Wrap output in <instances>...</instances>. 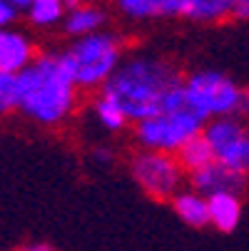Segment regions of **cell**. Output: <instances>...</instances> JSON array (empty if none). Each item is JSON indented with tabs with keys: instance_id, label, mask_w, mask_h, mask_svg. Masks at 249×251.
Here are the masks:
<instances>
[{
	"instance_id": "1",
	"label": "cell",
	"mask_w": 249,
	"mask_h": 251,
	"mask_svg": "<svg viewBox=\"0 0 249 251\" xmlns=\"http://www.w3.org/2000/svg\"><path fill=\"white\" fill-rule=\"evenodd\" d=\"M78 90L60 55H40L18 73V112L45 127L60 125L75 110Z\"/></svg>"
},
{
	"instance_id": "2",
	"label": "cell",
	"mask_w": 249,
	"mask_h": 251,
	"mask_svg": "<svg viewBox=\"0 0 249 251\" xmlns=\"http://www.w3.org/2000/svg\"><path fill=\"white\" fill-rule=\"evenodd\" d=\"M185 77L172 65L157 57H132L122 60L112 77L100 87L102 95L115 100L130 122H139L162 110L167 95Z\"/></svg>"
},
{
	"instance_id": "3",
	"label": "cell",
	"mask_w": 249,
	"mask_h": 251,
	"mask_svg": "<svg viewBox=\"0 0 249 251\" xmlns=\"http://www.w3.org/2000/svg\"><path fill=\"white\" fill-rule=\"evenodd\" d=\"M135 125H137L135 137L145 150H160V152L177 154L192 137L204 132L207 120L192 107L187 90H185V80H182L167 95L162 110L157 115L145 117Z\"/></svg>"
},
{
	"instance_id": "4",
	"label": "cell",
	"mask_w": 249,
	"mask_h": 251,
	"mask_svg": "<svg viewBox=\"0 0 249 251\" xmlns=\"http://www.w3.org/2000/svg\"><path fill=\"white\" fill-rule=\"evenodd\" d=\"M65 67L70 70L73 80L80 90L102 87L112 77V73L122 62V45L120 38L110 32H90L83 38H75L65 52H60Z\"/></svg>"
},
{
	"instance_id": "5",
	"label": "cell",
	"mask_w": 249,
	"mask_h": 251,
	"mask_svg": "<svg viewBox=\"0 0 249 251\" xmlns=\"http://www.w3.org/2000/svg\"><path fill=\"white\" fill-rule=\"evenodd\" d=\"M185 90L192 107L204 120L244 112V92L217 70H199L187 75Z\"/></svg>"
},
{
	"instance_id": "6",
	"label": "cell",
	"mask_w": 249,
	"mask_h": 251,
	"mask_svg": "<svg viewBox=\"0 0 249 251\" xmlns=\"http://www.w3.org/2000/svg\"><path fill=\"white\" fill-rule=\"evenodd\" d=\"M130 174L145 194L155 199H172L180 192L187 172L177 154L142 147V152H137L130 162Z\"/></svg>"
},
{
	"instance_id": "7",
	"label": "cell",
	"mask_w": 249,
	"mask_h": 251,
	"mask_svg": "<svg viewBox=\"0 0 249 251\" xmlns=\"http://www.w3.org/2000/svg\"><path fill=\"white\" fill-rule=\"evenodd\" d=\"M204 137L215 150L217 162L249 174V127L237 115L207 120Z\"/></svg>"
},
{
	"instance_id": "8",
	"label": "cell",
	"mask_w": 249,
	"mask_h": 251,
	"mask_svg": "<svg viewBox=\"0 0 249 251\" xmlns=\"http://www.w3.org/2000/svg\"><path fill=\"white\" fill-rule=\"evenodd\" d=\"M190 176V187L197 189L199 194L204 197H212V194H220V192H234V194H242L244 187H247V176L244 172H237L222 162H212L207 164L204 169H197Z\"/></svg>"
},
{
	"instance_id": "9",
	"label": "cell",
	"mask_w": 249,
	"mask_h": 251,
	"mask_svg": "<svg viewBox=\"0 0 249 251\" xmlns=\"http://www.w3.org/2000/svg\"><path fill=\"white\" fill-rule=\"evenodd\" d=\"M35 60L32 43L23 32L3 27L0 32V73H20Z\"/></svg>"
},
{
	"instance_id": "10",
	"label": "cell",
	"mask_w": 249,
	"mask_h": 251,
	"mask_svg": "<svg viewBox=\"0 0 249 251\" xmlns=\"http://www.w3.org/2000/svg\"><path fill=\"white\" fill-rule=\"evenodd\" d=\"M115 8L132 20H152V18H174L185 15L182 0H115Z\"/></svg>"
},
{
	"instance_id": "11",
	"label": "cell",
	"mask_w": 249,
	"mask_h": 251,
	"mask_svg": "<svg viewBox=\"0 0 249 251\" xmlns=\"http://www.w3.org/2000/svg\"><path fill=\"white\" fill-rule=\"evenodd\" d=\"M209 199V224L229 234L239 226V219H242V201H239V194L234 192H220V194H212L207 197Z\"/></svg>"
},
{
	"instance_id": "12",
	"label": "cell",
	"mask_w": 249,
	"mask_h": 251,
	"mask_svg": "<svg viewBox=\"0 0 249 251\" xmlns=\"http://www.w3.org/2000/svg\"><path fill=\"white\" fill-rule=\"evenodd\" d=\"M172 209L185 224L202 229L209 224V199L199 194L197 189L192 192H177L172 197Z\"/></svg>"
},
{
	"instance_id": "13",
	"label": "cell",
	"mask_w": 249,
	"mask_h": 251,
	"mask_svg": "<svg viewBox=\"0 0 249 251\" xmlns=\"http://www.w3.org/2000/svg\"><path fill=\"white\" fill-rule=\"evenodd\" d=\"M102 25H105V10L97 5H87V3H78L62 18L65 32L73 35V38H83V35L97 32V30H102Z\"/></svg>"
},
{
	"instance_id": "14",
	"label": "cell",
	"mask_w": 249,
	"mask_h": 251,
	"mask_svg": "<svg viewBox=\"0 0 249 251\" xmlns=\"http://www.w3.org/2000/svg\"><path fill=\"white\" fill-rule=\"evenodd\" d=\"M177 159H180V164L185 167L187 174H192L197 169H204L212 162H217L215 159V150H212V145H209V139L204 137V132H199L197 137H192L187 145L177 152Z\"/></svg>"
},
{
	"instance_id": "15",
	"label": "cell",
	"mask_w": 249,
	"mask_h": 251,
	"mask_svg": "<svg viewBox=\"0 0 249 251\" xmlns=\"http://www.w3.org/2000/svg\"><path fill=\"white\" fill-rule=\"evenodd\" d=\"M185 15L197 23H215L222 18H232V8L237 0H182Z\"/></svg>"
},
{
	"instance_id": "16",
	"label": "cell",
	"mask_w": 249,
	"mask_h": 251,
	"mask_svg": "<svg viewBox=\"0 0 249 251\" xmlns=\"http://www.w3.org/2000/svg\"><path fill=\"white\" fill-rule=\"evenodd\" d=\"M95 117H97V122L105 127V129H110V132H120V129H125V125L130 122V117L125 115V110L115 102V100H110L108 95H102L100 92V97L95 100Z\"/></svg>"
},
{
	"instance_id": "17",
	"label": "cell",
	"mask_w": 249,
	"mask_h": 251,
	"mask_svg": "<svg viewBox=\"0 0 249 251\" xmlns=\"http://www.w3.org/2000/svg\"><path fill=\"white\" fill-rule=\"evenodd\" d=\"M65 13H67L65 0H35L28 10V18L38 27H50V25L60 23L65 18Z\"/></svg>"
},
{
	"instance_id": "18",
	"label": "cell",
	"mask_w": 249,
	"mask_h": 251,
	"mask_svg": "<svg viewBox=\"0 0 249 251\" xmlns=\"http://www.w3.org/2000/svg\"><path fill=\"white\" fill-rule=\"evenodd\" d=\"M0 110H18V73H0Z\"/></svg>"
},
{
	"instance_id": "19",
	"label": "cell",
	"mask_w": 249,
	"mask_h": 251,
	"mask_svg": "<svg viewBox=\"0 0 249 251\" xmlns=\"http://www.w3.org/2000/svg\"><path fill=\"white\" fill-rule=\"evenodd\" d=\"M20 15V8H15L10 0H0V25L10 27V23H15Z\"/></svg>"
},
{
	"instance_id": "20",
	"label": "cell",
	"mask_w": 249,
	"mask_h": 251,
	"mask_svg": "<svg viewBox=\"0 0 249 251\" xmlns=\"http://www.w3.org/2000/svg\"><path fill=\"white\" fill-rule=\"evenodd\" d=\"M232 18L234 20H249V0H237L232 8Z\"/></svg>"
},
{
	"instance_id": "21",
	"label": "cell",
	"mask_w": 249,
	"mask_h": 251,
	"mask_svg": "<svg viewBox=\"0 0 249 251\" xmlns=\"http://www.w3.org/2000/svg\"><path fill=\"white\" fill-rule=\"evenodd\" d=\"M95 159H97V162H102V164H110V162H112L110 152H105V150H95Z\"/></svg>"
},
{
	"instance_id": "22",
	"label": "cell",
	"mask_w": 249,
	"mask_h": 251,
	"mask_svg": "<svg viewBox=\"0 0 249 251\" xmlns=\"http://www.w3.org/2000/svg\"><path fill=\"white\" fill-rule=\"evenodd\" d=\"M18 251H53V249L45 246V244H35V246H25V249H18Z\"/></svg>"
},
{
	"instance_id": "23",
	"label": "cell",
	"mask_w": 249,
	"mask_h": 251,
	"mask_svg": "<svg viewBox=\"0 0 249 251\" xmlns=\"http://www.w3.org/2000/svg\"><path fill=\"white\" fill-rule=\"evenodd\" d=\"M244 112H249V90L244 92Z\"/></svg>"
}]
</instances>
